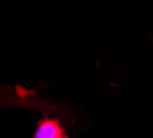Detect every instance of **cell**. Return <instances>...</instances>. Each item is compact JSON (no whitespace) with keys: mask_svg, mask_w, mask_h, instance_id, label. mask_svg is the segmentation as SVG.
<instances>
[{"mask_svg":"<svg viewBox=\"0 0 153 138\" xmlns=\"http://www.w3.org/2000/svg\"><path fill=\"white\" fill-rule=\"evenodd\" d=\"M35 138H68V135L58 119L44 117L36 127Z\"/></svg>","mask_w":153,"mask_h":138,"instance_id":"obj_2","label":"cell"},{"mask_svg":"<svg viewBox=\"0 0 153 138\" xmlns=\"http://www.w3.org/2000/svg\"><path fill=\"white\" fill-rule=\"evenodd\" d=\"M0 105H17V106H28V108H40L43 110L57 109L54 105L36 99L32 91H24V90H13L0 87Z\"/></svg>","mask_w":153,"mask_h":138,"instance_id":"obj_1","label":"cell"}]
</instances>
